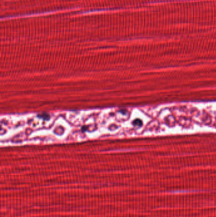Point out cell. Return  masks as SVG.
<instances>
[{
  "instance_id": "cell-1",
  "label": "cell",
  "mask_w": 216,
  "mask_h": 217,
  "mask_svg": "<svg viewBox=\"0 0 216 217\" xmlns=\"http://www.w3.org/2000/svg\"><path fill=\"white\" fill-rule=\"evenodd\" d=\"M133 125L135 126H141L142 125V121L139 120V119H136L134 122H133Z\"/></svg>"
}]
</instances>
